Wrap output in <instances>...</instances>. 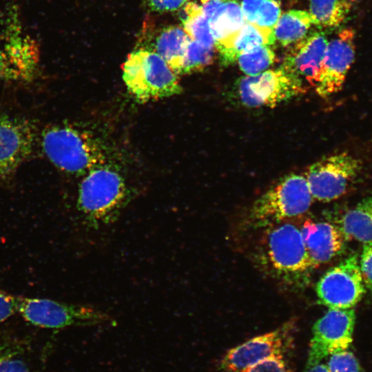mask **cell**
<instances>
[{
  "instance_id": "cell-12",
  "label": "cell",
  "mask_w": 372,
  "mask_h": 372,
  "mask_svg": "<svg viewBox=\"0 0 372 372\" xmlns=\"http://www.w3.org/2000/svg\"><path fill=\"white\" fill-rule=\"evenodd\" d=\"M355 33L344 28L328 43L319 81L317 94L327 98L341 90L346 76L354 61Z\"/></svg>"
},
{
  "instance_id": "cell-16",
  "label": "cell",
  "mask_w": 372,
  "mask_h": 372,
  "mask_svg": "<svg viewBox=\"0 0 372 372\" xmlns=\"http://www.w3.org/2000/svg\"><path fill=\"white\" fill-rule=\"evenodd\" d=\"M201 2L216 44L231 37L246 23L240 4L236 0H201Z\"/></svg>"
},
{
  "instance_id": "cell-26",
  "label": "cell",
  "mask_w": 372,
  "mask_h": 372,
  "mask_svg": "<svg viewBox=\"0 0 372 372\" xmlns=\"http://www.w3.org/2000/svg\"><path fill=\"white\" fill-rule=\"evenodd\" d=\"M216 47L207 46L191 39L185 54L180 74L203 70L213 61Z\"/></svg>"
},
{
  "instance_id": "cell-25",
  "label": "cell",
  "mask_w": 372,
  "mask_h": 372,
  "mask_svg": "<svg viewBox=\"0 0 372 372\" xmlns=\"http://www.w3.org/2000/svg\"><path fill=\"white\" fill-rule=\"evenodd\" d=\"M275 53L268 45L258 47L238 58L240 69L247 76L265 71L275 61Z\"/></svg>"
},
{
  "instance_id": "cell-29",
  "label": "cell",
  "mask_w": 372,
  "mask_h": 372,
  "mask_svg": "<svg viewBox=\"0 0 372 372\" xmlns=\"http://www.w3.org/2000/svg\"><path fill=\"white\" fill-rule=\"evenodd\" d=\"M360 268L365 287L372 293V240L364 243Z\"/></svg>"
},
{
  "instance_id": "cell-1",
  "label": "cell",
  "mask_w": 372,
  "mask_h": 372,
  "mask_svg": "<svg viewBox=\"0 0 372 372\" xmlns=\"http://www.w3.org/2000/svg\"><path fill=\"white\" fill-rule=\"evenodd\" d=\"M130 199L124 178L110 164L84 174L77 190L75 223L88 234H98L117 222Z\"/></svg>"
},
{
  "instance_id": "cell-2",
  "label": "cell",
  "mask_w": 372,
  "mask_h": 372,
  "mask_svg": "<svg viewBox=\"0 0 372 372\" xmlns=\"http://www.w3.org/2000/svg\"><path fill=\"white\" fill-rule=\"evenodd\" d=\"M41 143L48 159L63 172L85 174L107 163L109 149L92 131L72 124L50 125L42 132Z\"/></svg>"
},
{
  "instance_id": "cell-30",
  "label": "cell",
  "mask_w": 372,
  "mask_h": 372,
  "mask_svg": "<svg viewBox=\"0 0 372 372\" xmlns=\"http://www.w3.org/2000/svg\"><path fill=\"white\" fill-rule=\"evenodd\" d=\"M18 296L0 290V324L17 313Z\"/></svg>"
},
{
  "instance_id": "cell-24",
  "label": "cell",
  "mask_w": 372,
  "mask_h": 372,
  "mask_svg": "<svg viewBox=\"0 0 372 372\" xmlns=\"http://www.w3.org/2000/svg\"><path fill=\"white\" fill-rule=\"evenodd\" d=\"M0 372H30L24 346L15 338L0 335Z\"/></svg>"
},
{
  "instance_id": "cell-20",
  "label": "cell",
  "mask_w": 372,
  "mask_h": 372,
  "mask_svg": "<svg viewBox=\"0 0 372 372\" xmlns=\"http://www.w3.org/2000/svg\"><path fill=\"white\" fill-rule=\"evenodd\" d=\"M354 0H309L313 25L322 28L340 25L350 13Z\"/></svg>"
},
{
  "instance_id": "cell-27",
  "label": "cell",
  "mask_w": 372,
  "mask_h": 372,
  "mask_svg": "<svg viewBox=\"0 0 372 372\" xmlns=\"http://www.w3.org/2000/svg\"><path fill=\"white\" fill-rule=\"evenodd\" d=\"M327 365L330 372H361L357 358L347 349L330 355Z\"/></svg>"
},
{
  "instance_id": "cell-13",
  "label": "cell",
  "mask_w": 372,
  "mask_h": 372,
  "mask_svg": "<svg viewBox=\"0 0 372 372\" xmlns=\"http://www.w3.org/2000/svg\"><path fill=\"white\" fill-rule=\"evenodd\" d=\"M35 134L28 120L0 115V180L10 177L30 156Z\"/></svg>"
},
{
  "instance_id": "cell-10",
  "label": "cell",
  "mask_w": 372,
  "mask_h": 372,
  "mask_svg": "<svg viewBox=\"0 0 372 372\" xmlns=\"http://www.w3.org/2000/svg\"><path fill=\"white\" fill-rule=\"evenodd\" d=\"M355 313L351 309H329L313 324L305 369L333 353L347 350L352 342Z\"/></svg>"
},
{
  "instance_id": "cell-6",
  "label": "cell",
  "mask_w": 372,
  "mask_h": 372,
  "mask_svg": "<svg viewBox=\"0 0 372 372\" xmlns=\"http://www.w3.org/2000/svg\"><path fill=\"white\" fill-rule=\"evenodd\" d=\"M304 92L302 79L282 66L240 77L232 90L234 99L249 108L273 107Z\"/></svg>"
},
{
  "instance_id": "cell-17",
  "label": "cell",
  "mask_w": 372,
  "mask_h": 372,
  "mask_svg": "<svg viewBox=\"0 0 372 372\" xmlns=\"http://www.w3.org/2000/svg\"><path fill=\"white\" fill-rule=\"evenodd\" d=\"M274 33L246 22L242 27L227 40L216 43L221 63L227 66L235 63L240 55L258 47L275 42Z\"/></svg>"
},
{
  "instance_id": "cell-14",
  "label": "cell",
  "mask_w": 372,
  "mask_h": 372,
  "mask_svg": "<svg viewBox=\"0 0 372 372\" xmlns=\"http://www.w3.org/2000/svg\"><path fill=\"white\" fill-rule=\"evenodd\" d=\"M328 43L322 32L313 33L291 48L282 67L316 87L320 79Z\"/></svg>"
},
{
  "instance_id": "cell-15",
  "label": "cell",
  "mask_w": 372,
  "mask_h": 372,
  "mask_svg": "<svg viewBox=\"0 0 372 372\" xmlns=\"http://www.w3.org/2000/svg\"><path fill=\"white\" fill-rule=\"evenodd\" d=\"M300 231L313 268L340 254L346 240L340 228L327 222L305 221Z\"/></svg>"
},
{
  "instance_id": "cell-5",
  "label": "cell",
  "mask_w": 372,
  "mask_h": 372,
  "mask_svg": "<svg viewBox=\"0 0 372 372\" xmlns=\"http://www.w3.org/2000/svg\"><path fill=\"white\" fill-rule=\"evenodd\" d=\"M313 196L304 175L288 174L262 194L249 211V222L256 227L280 223L304 214Z\"/></svg>"
},
{
  "instance_id": "cell-31",
  "label": "cell",
  "mask_w": 372,
  "mask_h": 372,
  "mask_svg": "<svg viewBox=\"0 0 372 372\" xmlns=\"http://www.w3.org/2000/svg\"><path fill=\"white\" fill-rule=\"evenodd\" d=\"M149 8L157 12H169L178 10L189 0H147Z\"/></svg>"
},
{
  "instance_id": "cell-8",
  "label": "cell",
  "mask_w": 372,
  "mask_h": 372,
  "mask_svg": "<svg viewBox=\"0 0 372 372\" xmlns=\"http://www.w3.org/2000/svg\"><path fill=\"white\" fill-rule=\"evenodd\" d=\"M362 165L359 159L347 152L327 156L311 165L304 176L313 198L329 202L342 196L360 174Z\"/></svg>"
},
{
  "instance_id": "cell-4",
  "label": "cell",
  "mask_w": 372,
  "mask_h": 372,
  "mask_svg": "<svg viewBox=\"0 0 372 372\" xmlns=\"http://www.w3.org/2000/svg\"><path fill=\"white\" fill-rule=\"evenodd\" d=\"M122 70L128 91L139 102L161 99L182 92L178 75L152 50L133 51L127 56Z\"/></svg>"
},
{
  "instance_id": "cell-11",
  "label": "cell",
  "mask_w": 372,
  "mask_h": 372,
  "mask_svg": "<svg viewBox=\"0 0 372 372\" xmlns=\"http://www.w3.org/2000/svg\"><path fill=\"white\" fill-rule=\"evenodd\" d=\"M295 322L288 321L273 331L254 337L230 349L223 357L220 366L235 372L273 355L284 354L292 343Z\"/></svg>"
},
{
  "instance_id": "cell-23",
  "label": "cell",
  "mask_w": 372,
  "mask_h": 372,
  "mask_svg": "<svg viewBox=\"0 0 372 372\" xmlns=\"http://www.w3.org/2000/svg\"><path fill=\"white\" fill-rule=\"evenodd\" d=\"M183 29L192 40L207 46H214L215 39L200 5L187 2L180 14Z\"/></svg>"
},
{
  "instance_id": "cell-9",
  "label": "cell",
  "mask_w": 372,
  "mask_h": 372,
  "mask_svg": "<svg viewBox=\"0 0 372 372\" xmlns=\"http://www.w3.org/2000/svg\"><path fill=\"white\" fill-rule=\"evenodd\" d=\"M320 304L329 309H351L362 299L365 285L358 256L352 254L329 269L316 287Z\"/></svg>"
},
{
  "instance_id": "cell-18",
  "label": "cell",
  "mask_w": 372,
  "mask_h": 372,
  "mask_svg": "<svg viewBox=\"0 0 372 372\" xmlns=\"http://www.w3.org/2000/svg\"><path fill=\"white\" fill-rule=\"evenodd\" d=\"M191 41L183 28L169 26L156 37L152 50L158 54L177 75L180 74L187 47Z\"/></svg>"
},
{
  "instance_id": "cell-32",
  "label": "cell",
  "mask_w": 372,
  "mask_h": 372,
  "mask_svg": "<svg viewBox=\"0 0 372 372\" xmlns=\"http://www.w3.org/2000/svg\"><path fill=\"white\" fill-rule=\"evenodd\" d=\"M304 372H330V371L327 365L320 362L309 368L305 369Z\"/></svg>"
},
{
  "instance_id": "cell-21",
  "label": "cell",
  "mask_w": 372,
  "mask_h": 372,
  "mask_svg": "<svg viewBox=\"0 0 372 372\" xmlns=\"http://www.w3.org/2000/svg\"><path fill=\"white\" fill-rule=\"evenodd\" d=\"M312 25L313 22L309 12L289 10L280 17L274 28L275 39L284 46L300 41Z\"/></svg>"
},
{
  "instance_id": "cell-3",
  "label": "cell",
  "mask_w": 372,
  "mask_h": 372,
  "mask_svg": "<svg viewBox=\"0 0 372 372\" xmlns=\"http://www.w3.org/2000/svg\"><path fill=\"white\" fill-rule=\"evenodd\" d=\"M271 226L261 242L260 261L271 276L287 285H306L313 267L300 229L286 223Z\"/></svg>"
},
{
  "instance_id": "cell-19",
  "label": "cell",
  "mask_w": 372,
  "mask_h": 372,
  "mask_svg": "<svg viewBox=\"0 0 372 372\" xmlns=\"http://www.w3.org/2000/svg\"><path fill=\"white\" fill-rule=\"evenodd\" d=\"M346 240L366 243L372 240V194L347 211L337 225Z\"/></svg>"
},
{
  "instance_id": "cell-7",
  "label": "cell",
  "mask_w": 372,
  "mask_h": 372,
  "mask_svg": "<svg viewBox=\"0 0 372 372\" xmlns=\"http://www.w3.org/2000/svg\"><path fill=\"white\" fill-rule=\"evenodd\" d=\"M17 313L28 322L45 329L94 326L113 322L110 315L98 308L48 298L18 296Z\"/></svg>"
},
{
  "instance_id": "cell-28",
  "label": "cell",
  "mask_w": 372,
  "mask_h": 372,
  "mask_svg": "<svg viewBox=\"0 0 372 372\" xmlns=\"http://www.w3.org/2000/svg\"><path fill=\"white\" fill-rule=\"evenodd\" d=\"M235 372H291L284 354L273 355Z\"/></svg>"
},
{
  "instance_id": "cell-22",
  "label": "cell",
  "mask_w": 372,
  "mask_h": 372,
  "mask_svg": "<svg viewBox=\"0 0 372 372\" xmlns=\"http://www.w3.org/2000/svg\"><path fill=\"white\" fill-rule=\"evenodd\" d=\"M240 6L246 22L274 33L281 15L276 0H242Z\"/></svg>"
}]
</instances>
